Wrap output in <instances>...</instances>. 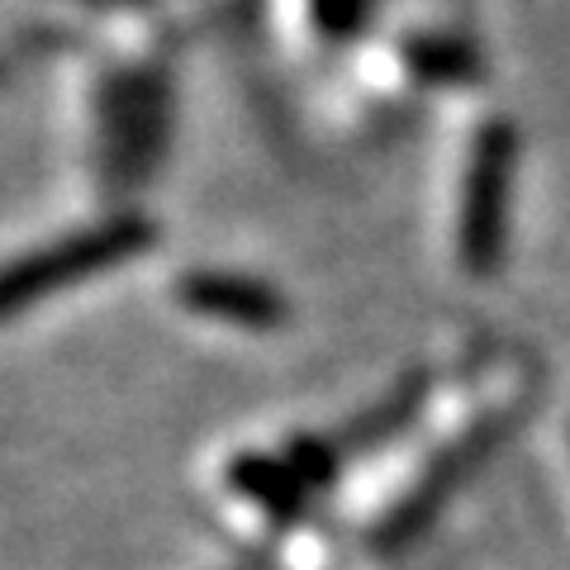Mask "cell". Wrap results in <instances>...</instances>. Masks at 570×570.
Listing matches in <instances>:
<instances>
[{"label": "cell", "instance_id": "2", "mask_svg": "<svg viewBox=\"0 0 570 570\" xmlns=\"http://www.w3.org/2000/svg\"><path fill=\"white\" fill-rule=\"evenodd\" d=\"M153 243H157V224H148L142 214H115V219L86 228V234L58 238L39 247V253L0 266V318H14L33 309L39 299L67 291V285L110 272V266L138 257Z\"/></svg>", "mask_w": 570, "mask_h": 570}, {"label": "cell", "instance_id": "9", "mask_svg": "<svg viewBox=\"0 0 570 570\" xmlns=\"http://www.w3.org/2000/svg\"><path fill=\"white\" fill-rule=\"evenodd\" d=\"M285 466H291L299 480L309 485V494H318V490H328L337 475H343V448L337 442H328V438H318V433H295L291 442H285Z\"/></svg>", "mask_w": 570, "mask_h": 570}, {"label": "cell", "instance_id": "4", "mask_svg": "<svg viewBox=\"0 0 570 570\" xmlns=\"http://www.w3.org/2000/svg\"><path fill=\"white\" fill-rule=\"evenodd\" d=\"M509 433H513V414H490V419H480L471 433H461L452 448H442L433 456V466L419 475V485L376 523V532H371V542H366L371 557H400V551L414 547L423 532L448 513L452 499L466 490V480L499 452V442Z\"/></svg>", "mask_w": 570, "mask_h": 570}, {"label": "cell", "instance_id": "8", "mask_svg": "<svg viewBox=\"0 0 570 570\" xmlns=\"http://www.w3.org/2000/svg\"><path fill=\"white\" fill-rule=\"evenodd\" d=\"M423 400H428V371H414V376H404L376 409H366L362 419H352V428H347L343 438H337L343 456H362V452H371V448H381V442L400 438L404 428L419 419Z\"/></svg>", "mask_w": 570, "mask_h": 570}, {"label": "cell", "instance_id": "5", "mask_svg": "<svg viewBox=\"0 0 570 570\" xmlns=\"http://www.w3.org/2000/svg\"><path fill=\"white\" fill-rule=\"evenodd\" d=\"M176 305L214 318V324H234V328H257L272 333L291 324V299L276 285L234 276V272H190L176 281Z\"/></svg>", "mask_w": 570, "mask_h": 570}, {"label": "cell", "instance_id": "6", "mask_svg": "<svg viewBox=\"0 0 570 570\" xmlns=\"http://www.w3.org/2000/svg\"><path fill=\"white\" fill-rule=\"evenodd\" d=\"M228 485H234L247 504H257L266 519L281 523V528H295V523H309L314 513V494L309 485L299 480L285 456H266V452H243L234 466H228Z\"/></svg>", "mask_w": 570, "mask_h": 570}, {"label": "cell", "instance_id": "1", "mask_svg": "<svg viewBox=\"0 0 570 570\" xmlns=\"http://www.w3.org/2000/svg\"><path fill=\"white\" fill-rule=\"evenodd\" d=\"M171 142V71L119 67L100 81V163L110 186L129 190L163 167Z\"/></svg>", "mask_w": 570, "mask_h": 570}, {"label": "cell", "instance_id": "3", "mask_svg": "<svg viewBox=\"0 0 570 570\" xmlns=\"http://www.w3.org/2000/svg\"><path fill=\"white\" fill-rule=\"evenodd\" d=\"M513 167H519V129L504 119L485 124L471 142L466 195H461V266L475 281L499 276L509 253V209H513Z\"/></svg>", "mask_w": 570, "mask_h": 570}, {"label": "cell", "instance_id": "7", "mask_svg": "<svg viewBox=\"0 0 570 570\" xmlns=\"http://www.w3.org/2000/svg\"><path fill=\"white\" fill-rule=\"evenodd\" d=\"M404 67L423 86H480L485 81V52L456 33H409Z\"/></svg>", "mask_w": 570, "mask_h": 570}]
</instances>
